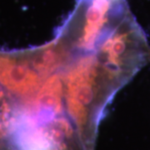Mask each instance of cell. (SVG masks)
I'll list each match as a JSON object with an SVG mask.
<instances>
[{"instance_id":"6da1fadb","label":"cell","mask_w":150,"mask_h":150,"mask_svg":"<svg viewBox=\"0 0 150 150\" xmlns=\"http://www.w3.org/2000/svg\"><path fill=\"white\" fill-rule=\"evenodd\" d=\"M18 100L0 84V150L13 149Z\"/></svg>"}]
</instances>
